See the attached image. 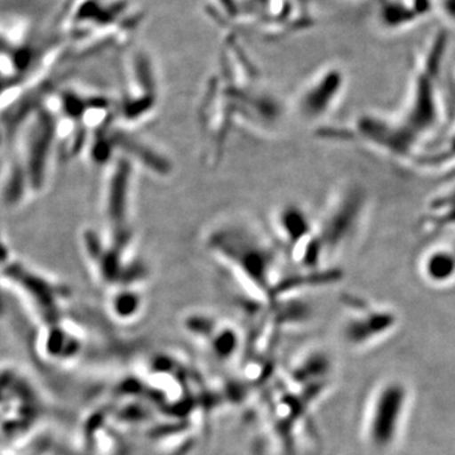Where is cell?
Instances as JSON below:
<instances>
[{"label":"cell","mask_w":455,"mask_h":455,"mask_svg":"<svg viewBox=\"0 0 455 455\" xmlns=\"http://www.w3.org/2000/svg\"><path fill=\"white\" fill-rule=\"evenodd\" d=\"M209 251L220 259L253 295L274 302L283 278L278 275L281 248L242 220L221 221L208 235Z\"/></svg>","instance_id":"cell-1"},{"label":"cell","mask_w":455,"mask_h":455,"mask_svg":"<svg viewBox=\"0 0 455 455\" xmlns=\"http://www.w3.org/2000/svg\"><path fill=\"white\" fill-rule=\"evenodd\" d=\"M251 76L245 75L242 82L241 74H228L227 79H214L208 95L204 99L202 119L212 145L220 148L236 121L248 125L267 128L275 125L281 109L276 99L263 92L265 90L250 84Z\"/></svg>","instance_id":"cell-2"},{"label":"cell","mask_w":455,"mask_h":455,"mask_svg":"<svg viewBox=\"0 0 455 455\" xmlns=\"http://www.w3.org/2000/svg\"><path fill=\"white\" fill-rule=\"evenodd\" d=\"M407 405V391L403 383L386 381L377 386L368 397L362 420V436L372 451H388L398 438Z\"/></svg>","instance_id":"cell-3"},{"label":"cell","mask_w":455,"mask_h":455,"mask_svg":"<svg viewBox=\"0 0 455 455\" xmlns=\"http://www.w3.org/2000/svg\"><path fill=\"white\" fill-rule=\"evenodd\" d=\"M343 88V75L338 68H326L300 90L295 112L307 123L322 122L337 104Z\"/></svg>","instance_id":"cell-4"},{"label":"cell","mask_w":455,"mask_h":455,"mask_svg":"<svg viewBox=\"0 0 455 455\" xmlns=\"http://www.w3.org/2000/svg\"><path fill=\"white\" fill-rule=\"evenodd\" d=\"M386 314V313H385ZM366 305H350L339 326L340 338L350 348H362L386 331L387 315Z\"/></svg>","instance_id":"cell-5"}]
</instances>
